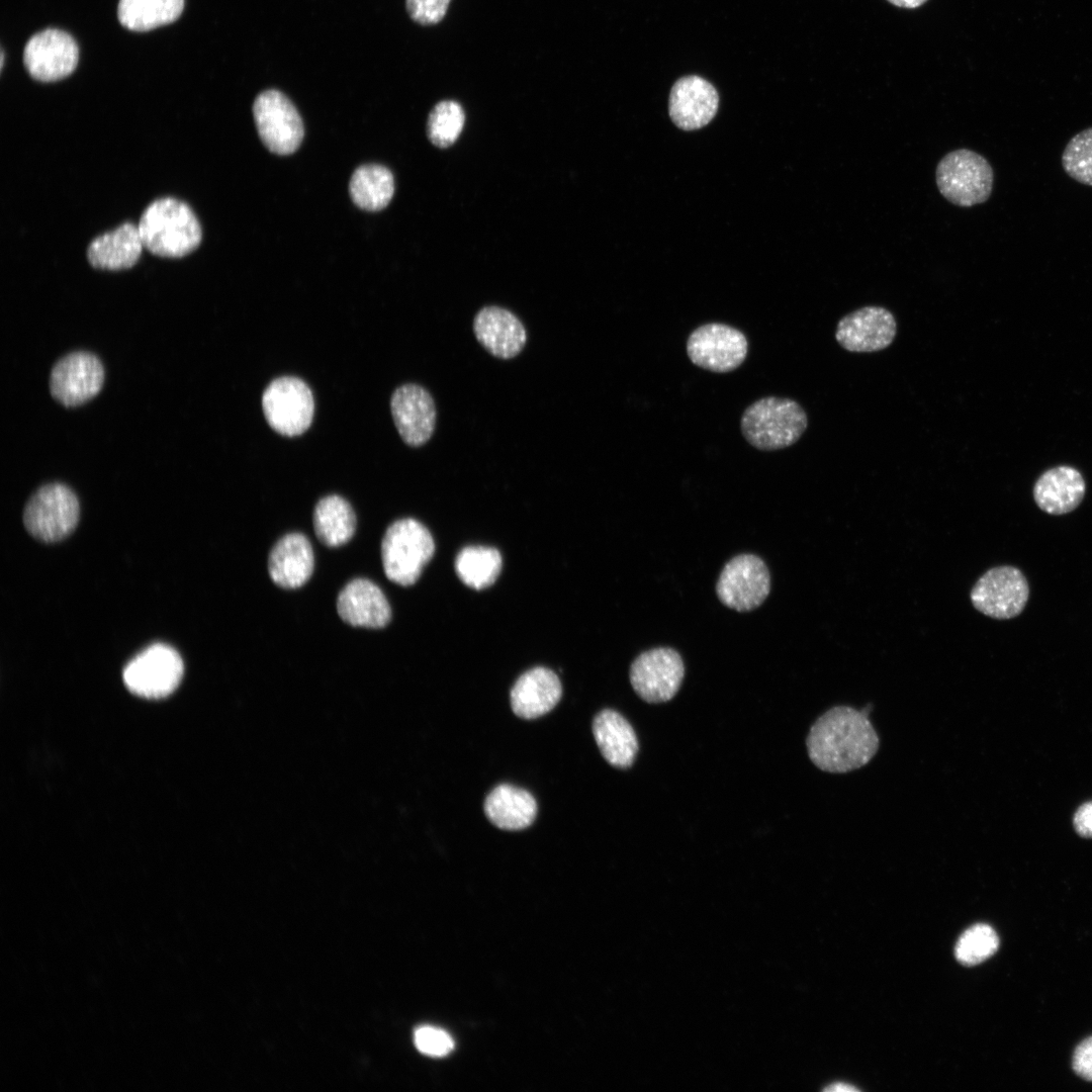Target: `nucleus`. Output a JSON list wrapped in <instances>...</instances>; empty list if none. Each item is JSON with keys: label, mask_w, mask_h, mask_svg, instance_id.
Instances as JSON below:
<instances>
[{"label": "nucleus", "mask_w": 1092, "mask_h": 1092, "mask_svg": "<svg viewBox=\"0 0 1092 1092\" xmlns=\"http://www.w3.org/2000/svg\"><path fill=\"white\" fill-rule=\"evenodd\" d=\"M719 95L706 79L690 75L679 78L671 87L668 111L673 123L684 130L707 125L717 113Z\"/></svg>", "instance_id": "obj_18"}, {"label": "nucleus", "mask_w": 1092, "mask_h": 1092, "mask_svg": "<svg viewBox=\"0 0 1092 1092\" xmlns=\"http://www.w3.org/2000/svg\"><path fill=\"white\" fill-rule=\"evenodd\" d=\"M869 710L835 706L812 725L807 740L808 754L821 770L844 774L866 765L877 753L879 736L869 719Z\"/></svg>", "instance_id": "obj_1"}, {"label": "nucleus", "mask_w": 1092, "mask_h": 1092, "mask_svg": "<svg viewBox=\"0 0 1092 1092\" xmlns=\"http://www.w3.org/2000/svg\"><path fill=\"white\" fill-rule=\"evenodd\" d=\"M313 569L312 546L301 533H289L280 538L268 556L270 578L285 589H294L305 584Z\"/></svg>", "instance_id": "obj_21"}, {"label": "nucleus", "mask_w": 1092, "mask_h": 1092, "mask_svg": "<svg viewBox=\"0 0 1092 1092\" xmlns=\"http://www.w3.org/2000/svg\"><path fill=\"white\" fill-rule=\"evenodd\" d=\"M390 410L394 425L406 445L420 447L431 439L437 412L435 401L426 388L415 383L397 387L391 395Z\"/></svg>", "instance_id": "obj_17"}, {"label": "nucleus", "mask_w": 1092, "mask_h": 1092, "mask_svg": "<svg viewBox=\"0 0 1092 1092\" xmlns=\"http://www.w3.org/2000/svg\"><path fill=\"white\" fill-rule=\"evenodd\" d=\"M1064 171L1075 181L1092 186V127L1075 134L1062 154Z\"/></svg>", "instance_id": "obj_33"}, {"label": "nucleus", "mask_w": 1092, "mask_h": 1092, "mask_svg": "<svg viewBox=\"0 0 1092 1092\" xmlns=\"http://www.w3.org/2000/svg\"><path fill=\"white\" fill-rule=\"evenodd\" d=\"M561 694V682L552 670L534 667L523 673L513 686L511 707L518 717L535 719L551 711Z\"/></svg>", "instance_id": "obj_22"}, {"label": "nucleus", "mask_w": 1092, "mask_h": 1092, "mask_svg": "<svg viewBox=\"0 0 1092 1092\" xmlns=\"http://www.w3.org/2000/svg\"><path fill=\"white\" fill-rule=\"evenodd\" d=\"M144 248L138 225L127 221L95 238L87 249V258L94 268L123 270L136 264Z\"/></svg>", "instance_id": "obj_23"}, {"label": "nucleus", "mask_w": 1092, "mask_h": 1092, "mask_svg": "<svg viewBox=\"0 0 1092 1092\" xmlns=\"http://www.w3.org/2000/svg\"><path fill=\"white\" fill-rule=\"evenodd\" d=\"M434 552V539L422 523L412 518L399 519L387 527L381 541L383 571L392 582L412 585Z\"/></svg>", "instance_id": "obj_4"}, {"label": "nucleus", "mask_w": 1092, "mask_h": 1092, "mask_svg": "<svg viewBox=\"0 0 1092 1092\" xmlns=\"http://www.w3.org/2000/svg\"><path fill=\"white\" fill-rule=\"evenodd\" d=\"M79 50L65 31L49 28L34 34L26 43L23 62L30 76L52 82L69 76L76 68Z\"/></svg>", "instance_id": "obj_16"}, {"label": "nucleus", "mask_w": 1092, "mask_h": 1092, "mask_svg": "<svg viewBox=\"0 0 1092 1092\" xmlns=\"http://www.w3.org/2000/svg\"><path fill=\"white\" fill-rule=\"evenodd\" d=\"M349 191L358 207L369 211L380 210L393 196L392 173L381 165L360 166L351 177Z\"/></svg>", "instance_id": "obj_28"}, {"label": "nucleus", "mask_w": 1092, "mask_h": 1092, "mask_svg": "<svg viewBox=\"0 0 1092 1092\" xmlns=\"http://www.w3.org/2000/svg\"><path fill=\"white\" fill-rule=\"evenodd\" d=\"M1072 1066L1079 1077L1092 1081V1036L1084 1039L1076 1048Z\"/></svg>", "instance_id": "obj_36"}, {"label": "nucleus", "mask_w": 1092, "mask_h": 1092, "mask_svg": "<svg viewBox=\"0 0 1092 1092\" xmlns=\"http://www.w3.org/2000/svg\"><path fill=\"white\" fill-rule=\"evenodd\" d=\"M253 115L262 142L272 153L288 155L297 150L303 139V123L282 92H261L253 103Z\"/></svg>", "instance_id": "obj_11"}, {"label": "nucleus", "mask_w": 1092, "mask_h": 1092, "mask_svg": "<svg viewBox=\"0 0 1092 1092\" xmlns=\"http://www.w3.org/2000/svg\"><path fill=\"white\" fill-rule=\"evenodd\" d=\"M337 611L340 618L354 627L381 629L391 620L390 605L373 581L354 578L339 593Z\"/></svg>", "instance_id": "obj_20"}, {"label": "nucleus", "mask_w": 1092, "mask_h": 1092, "mask_svg": "<svg viewBox=\"0 0 1092 1092\" xmlns=\"http://www.w3.org/2000/svg\"><path fill=\"white\" fill-rule=\"evenodd\" d=\"M1084 494L1083 476L1070 466L1046 470L1033 487L1036 505L1050 515H1065L1074 511L1081 504Z\"/></svg>", "instance_id": "obj_24"}, {"label": "nucleus", "mask_w": 1092, "mask_h": 1092, "mask_svg": "<svg viewBox=\"0 0 1092 1092\" xmlns=\"http://www.w3.org/2000/svg\"><path fill=\"white\" fill-rule=\"evenodd\" d=\"M896 334L897 322L893 313L883 306L868 305L839 320L835 339L849 352L871 353L889 347Z\"/></svg>", "instance_id": "obj_15"}, {"label": "nucleus", "mask_w": 1092, "mask_h": 1092, "mask_svg": "<svg viewBox=\"0 0 1092 1092\" xmlns=\"http://www.w3.org/2000/svg\"><path fill=\"white\" fill-rule=\"evenodd\" d=\"M80 517L76 493L66 484L51 482L37 488L28 498L23 524L35 539L53 543L69 536Z\"/></svg>", "instance_id": "obj_6"}, {"label": "nucleus", "mask_w": 1092, "mask_h": 1092, "mask_svg": "<svg viewBox=\"0 0 1092 1092\" xmlns=\"http://www.w3.org/2000/svg\"><path fill=\"white\" fill-rule=\"evenodd\" d=\"M103 382L104 368L100 359L88 351H74L55 363L49 384L53 397L71 407L98 394Z\"/></svg>", "instance_id": "obj_14"}, {"label": "nucleus", "mask_w": 1092, "mask_h": 1092, "mask_svg": "<svg viewBox=\"0 0 1092 1092\" xmlns=\"http://www.w3.org/2000/svg\"><path fill=\"white\" fill-rule=\"evenodd\" d=\"M500 553L492 547L467 546L455 558V571L461 581L474 589L494 583L502 569Z\"/></svg>", "instance_id": "obj_30"}, {"label": "nucleus", "mask_w": 1092, "mask_h": 1092, "mask_svg": "<svg viewBox=\"0 0 1092 1092\" xmlns=\"http://www.w3.org/2000/svg\"><path fill=\"white\" fill-rule=\"evenodd\" d=\"M262 407L267 423L275 432L294 437L304 433L312 422L313 395L303 380L282 376L266 387Z\"/></svg>", "instance_id": "obj_7"}, {"label": "nucleus", "mask_w": 1092, "mask_h": 1092, "mask_svg": "<svg viewBox=\"0 0 1092 1092\" xmlns=\"http://www.w3.org/2000/svg\"><path fill=\"white\" fill-rule=\"evenodd\" d=\"M769 588L767 566L754 554H740L729 560L716 584L720 602L738 612L759 607L768 596Z\"/></svg>", "instance_id": "obj_12"}, {"label": "nucleus", "mask_w": 1092, "mask_h": 1092, "mask_svg": "<svg viewBox=\"0 0 1092 1092\" xmlns=\"http://www.w3.org/2000/svg\"><path fill=\"white\" fill-rule=\"evenodd\" d=\"M685 675L684 661L669 647L653 648L639 654L630 666V682L647 703L667 702L679 690Z\"/></svg>", "instance_id": "obj_13"}, {"label": "nucleus", "mask_w": 1092, "mask_h": 1092, "mask_svg": "<svg viewBox=\"0 0 1092 1092\" xmlns=\"http://www.w3.org/2000/svg\"><path fill=\"white\" fill-rule=\"evenodd\" d=\"M138 228L144 247L165 258L190 254L202 238L200 223L191 207L174 197L151 202L142 213Z\"/></svg>", "instance_id": "obj_2"}, {"label": "nucleus", "mask_w": 1092, "mask_h": 1092, "mask_svg": "<svg viewBox=\"0 0 1092 1092\" xmlns=\"http://www.w3.org/2000/svg\"><path fill=\"white\" fill-rule=\"evenodd\" d=\"M451 0H405L406 11L410 17L423 25L440 22L448 9Z\"/></svg>", "instance_id": "obj_35"}, {"label": "nucleus", "mask_w": 1092, "mask_h": 1092, "mask_svg": "<svg viewBox=\"0 0 1092 1092\" xmlns=\"http://www.w3.org/2000/svg\"><path fill=\"white\" fill-rule=\"evenodd\" d=\"M473 333L489 354L503 360L518 356L527 343V331L517 315L494 305L482 307L475 314Z\"/></svg>", "instance_id": "obj_19"}, {"label": "nucleus", "mask_w": 1092, "mask_h": 1092, "mask_svg": "<svg viewBox=\"0 0 1092 1092\" xmlns=\"http://www.w3.org/2000/svg\"><path fill=\"white\" fill-rule=\"evenodd\" d=\"M748 342L738 329L720 323H709L695 329L687 340L691 362L705 370L727 373L745 360Z\"/></svg>", "instance_id": "obj_9"}, {"label": "nucleus", "mask_w": 1092, "mask_h": 1092, "mask_svg": "<svg viewBox=\"0 0 1092 1092\" xmlns=\"http://www.w3.org/2000/svg\"><path fill=\"white\" fill-rule=\"evenodd\" d=\"M484 813L500 829L521 830L535 820L537 803L528 791L504 784L487 795Z\"/></svg>", "instance_id": "obj_26"}, {"label": "nucleus", "mask_w": 1092, "mask_h": 1092, "mask_svg": "<svg viewBox=\"0 0 1092 1092\" xmlns=\"http://www.w3.org/2000/svg\"><path fill=\"white\" fill-rule=\"evenodd\" d=\"M465 114L461 105L453 100L437 103L428 118L429 140L437 147L451 146L461 133Z\"/></svg>", "instance_id": "obj_31"}, {"label": "nucleus", "mask_w": 1092, "mask_h": 1092, "mask_svg": "<svg viewBox=\"0 0 1092 1092\" xmlns=\"http://www.w3.org/2000/svg\"><path fill=\"white\" fill-rule=\"evenodd\" d=\"M414 1040L417 1049L430 1057H444L454 1049L451 1035L438 1027L421 1026L415 1031Z\"/></svg>", "instance_id": "obj_34"}, {"label": "nucleus", "mask_w": 1092, "mask_h": 1092, "mask_svg": "<svg viewBox=\"0 0 1092 1092\" xmlns=\"http://www.w3.org/2000/svg\"><path fill=\"white\" fill-rule=\"evenodd\" d=\"M808 427V417L799 402L787 397L766 396L748 405L740 420L746 442L761 451L794 445Z\"/></svg>", "instance_id": "obj_3"}, {"label": "nucleus", "mask_w": 1092, "mask_h": 1092, "mask_svg": "<svg viewBox=\"0 0 1092 1092\" xmlns=\"http://www.w3.org/2000/svg\"><path fill=\"white\" fill-rule=\"evenodd\" d=\"M1073 825L1084 838H1092V801L1082 804L1074 814Z\"/></svg>", "instance_id": "obj_37"}, {"label": "nucleus", "mask_w": 1092, "mask_h": 1092, "mask_svg": "<svg viewBox=\"0 0 1092 1092\" xmlns=\"http://www.w3.org/2000/svg\"><path fill=\"white\" fill-rule=\"evenodd\" d=\"M935 181L947 201L971 207L986 202L991 196L994 171L982 155L969 149H958L938 162Z\"/></svg>", "instance_id": "obj_5"}, {"label": "nucleus", "mask_w": 1092, "mask_h": 1092, "mask_svg": "<svg viewBox=\"0 0 1092 1092\" xmlns=\"http://www.w3.org/2000/svg\"><path fill=\"white\" fill-rule=\"evenodd\" d=\"M1029 596V586L1018 568L1001 565L987 570L971 589L970 598L976 610L997 620H1007L1021 614Z\"/></svg>", "instance_id": "obj_10"}, {"label": "nucleus", "mask_w": 1092, "mask_h": 1092, "mask_svg": "<svg viewBox=\"0 0 1092 1092\" xmlns=\"http://www.w3.org/2000/svg\"><path fill=\"white\" fill-rule=\"evenodd\" d=\"M183 661L172 647L154 644L131 659L123 669V681L134 695L160 699L173 693L183 675Z\"/></svg>", "instance_id": "obj_8"}, {"label": "nucleus", "mask_w": 1092, "mask_h": 1092, "mask_svg": "<svg viewBox=\"0 0 1092 1092\" xmlns=\"http://www.w3.org/2000/svg\"><path fill=\"white\" fill-rule=\"evenodd\" d=\"M313 529L328 547H339L351 540L356 530V515L344 497L330 494L321 498L313 511Z\"/></svg>", "instance_id": "obj_27"}, {"label": "nucleus", "mask_w": 1092, "mask_h": 1092, "mask_svg": "<svg viewBox=\"0 0 1092 1092\" xmlns=\"http://www.w3.org/2000/svg\"><path fill=\"white\" fill-rule=\"evenodd\" d=\"M593 733L604 758L613 766L627 768L632 765L638 741L630 723L618 712L606 709L594 719Z\"/></svg>", "instance_id": "obj_25"}, {"label": "nucleus", "mask_w": 1092, "mask_h": 1092, "mask_svg": "<svg viewBox=\"0 0 1092 1092\" xmlns=\"http://www.w3.org/2000/svg\"><path fill=\"white\" fill-rule=\"evenodd\" d=\"M887 1L890 2L891 4L897 6V7H900V8L913 9V8H917V7L921 6L927 0H887Z\"/></svg>", "instance_id": "obj_38"}, {"label": "nucleus", "mask_w": 1092, "mask_h": 1092, "mask_svg": "<svg viewBox=\"0 0 1092 1092\" xmlns=\"http://www.w3.org/2000/svg\"><path fill=\"white\" fill-rule=\"evenodd\" d=\"M998 946L996 931L988 924L979 923L961 935L956 945V957L961 964L974 966L993 956Z\"/></svg>", "instance_id": "obj_32"}, {"label": "nucleus", "mask_w": 1092, "mask_h": 1092, "mask_svg": "<svg viewBox=\"0 0 1092 1092\" xmlns=\"http://www.w3.org/2000/svg\"><path fill=\"white\" fill-rule=\"evenodd\" d=\"M824 1091H829V1092H853V1091H858V1089L856 1087H854L852 1085H849V1084H846V1083H834V1084H831L828 1087L824 1088Z\"/></svg>", "instance_id": "obj_39"}, {"label": "nucleus", "mask_w": 1092, "mask_h": 1092, "mask_svg": "<svg viewBox=\"0 0 1092 1092\" xmlns=\"http://www.w3.org/2000/svg\"><path fill=\"white\" fill-rule=\"evenodd\" d=\"M184 0H119L120 23L133 31H146L175 21L183 11Z\"/></svg>", "instance_id": "obj_29"}]
</instances>
